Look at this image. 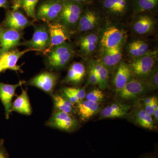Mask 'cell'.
Returning a JSON list of instances; mask_svg holds the SVG:
<instances>
[{
	"instance_id": "6da1fadb",
	"label": "cell",
	"mask_w": 158,
	"mask_h": 158,
	"mask_svg": "<svg viewBox=\"0 0 158 158\" xmlns=\"http://www.w3.org/2000/svg\"><path fill=\"white\" fill-rule=\"evenodd\" d=\"M157 52L134 59L129 64L132 77L145 81L156 66Z\"/></svg>"
},
{
	"instance_id": "7a4b0ae2",
	"label": "cell",
	"mask_w": 158,
	"mask_h": 158,
	"mask_svg": "<svg viewBox=\"0 0 158 158\" xmlns=\"http://www.w3.org/2000/svg\"><path fill=\"white\" fill-rule=\"evenodd\" d=\"M74 52L69 44L65 42L57 46L48 52L47 63L50 68L60 69L65 67L73 58Z\"/></svg>"
},
{
	"instance_id": "3957f363",
	"label": "cell",
	"mask_w": 158,
	"mask_h": 158,
	"mask_svg": "<svg viewBox=\"0 0 158 158\" xmlns=\"http://www.w3.org/2000/svg\"><path fill=\"white\" fill-rule=\"evenodd\" d=\"M64 0H45L40 4L35 13V19L47 23L57 21L60 17Z\"/></svg>"
},
{
	"instance_id": "277c9868",
	"label": "cell",
	"mask_w": 158,
	"mask_h": 158,
	"mask_svg": "<svg viewBox=\"0 0 158 158\" xmlns=\"http://www.w3.org/2000/svg\"><path fill=\"white\" fill-rule=\"evenodd\" d=\"M85 4L72 0H64L63 8L57 21L66 28L71 27L77 24L84 9Z\"/></svg>"
},
{
	"instance_id": "5b68a950",
	"label": "cell",
	"mask_w": 158,
	"mask_h": 158,
	"mask_svg": "<svg viewBox=\"0 0 158 158\" xmlns=\"http://www.w3.org/2000/svg\"><path fill=\"white\" fill-rule=\"evenodd\" d=\"M47 125L70 132L75 131L78 127L79 122L72 114L57 110L47 122Z\"/></svg>"
},
{
	"instance_id": "8992f818",
	"label": "cell",
	"mask_w": 158,
	"mask_h": 158,
	"mask_svg": "<svg viewBox=\"0 0 158 158\" xmlns=\"http://www.w3.org/2000/svg\"><path fill=\"white\" fill-rule=\"evenodd\" d=\"M149 91L151 90L145 81L132 77L117 95L121 100H132Z\"/></svg>"
},
{
	"instance_id": "52a82bcc",
	"label": "cell",
	"mask_w": 158,
	"mask_h": 158,
	"mask_svg": "<svg viewBox=\"0 0 158 158\" xmlns=\"http://www.w3.org/2000/svg\"><path fill=\"white\" fill-rule=\"evenodd\" d=\"M127 117L131 122L140 127L151 131L157 130V125L153 117L145 112L140 102L134 105Z\"/></svg>"
},
{
	"instance_id": "ba28073f",
	"label": "cell",
	"mask_w": 158,
	"mask_h": 158,
	"mask_svg": "<svg viewBox=\"0 0 158 158\" xmlns=\"http://www.w3.org/2000/svg\"><path fill=\"white\" fill-rule=\"evenodd\" d=\"M127 38L126 32L115 26H110L104 31L101 40L103 48H113L122 46Z\"/></svg>"
},
{
	"instance_id": "9c48e42d",
	"label": "cell",
	"mask_w": 158,
	"mask_h": 158,
	"mask_svg": "<svg viewBox=\"0 0 158 158\" xmlns=\"http://www.w3.org/2000/svg\"><path fill=\"white\" fill-rule=\"evenodd\" d=\"M50 43L48 28L40 27L35 29L33 37L31 40L25 42L24 45L29 48L36 51L47 53Z\"/></svg>"
},
{
	"instance_id": "30bf717a",
	"label": "cell",
	"mask_w": 158,
	"mask_h": 158,
	"mask_svg": "<svg viewBox=\"0 0 158 158\" xmlns=\"http://www.w3.org/2000/svg\"><path fill=\"white\" fill-rule=\"evenodd\" d=\"M50 43L47 53L57 46L60 45L69 39L67 28L58 21L47 23Z\"/></svg>"
},
{
	"instance_id": "8fae6325",
	"label": "cell",
	"mask_w": 158,
	"mask_h": 158,
	"mask_svg": "<svg viewBox=\"0 0 158 158\" xmlns=\"http://www.w3.org/2000/svg\"><path fill=\"white\" fill-rule=\"evenodd\" d=\"M1 53L14 49L19 45L22 38L21 31L0 27Z\"/></svg>"
},
{
	"instance_id": "7c38bea8",
	"label": "cell",
	"mask_w": 158,
	"mask_h": 158,
	"mask_svg": "<svg viewBox=\"0 0 158 158\" xmlns=\"http://www.w3.org/2000/svg\"><path fill=\"white\" fill-rule=\"evenodd\" d=\"M32 51L36 50L31 48L21 51L12 49L2 53L0 54V66L3 71L7 69L20 71V66L17 65L19 59L24 54Z\"/></svg>"
},
{
	"instance_id": "4fadbf2b",
	"label": "cell",
	"mask_w": 158,
	"mask_h": 158,
	"mask_svg": "<svg viewBox=\"0 0 158 158\" xmlns=\"http://www.w3.org/2000/svg\"><path fill=\"white\" fill-rule=\"evenodd\" d=\"M20 81L15 85H9L0 82V100L4 106L6 119H9L12 109V99L18 87L24 84Z\"/></svg>"
},
{
	"instance_id": "5bb4252c",
	"label": "cell",
	"mask_w": 158,
	"mask_h": 158,
	"mask_svg": "<svg viewBox=\"0 0 158 158\" xmlns=\"http://www.w3.org/2000/svg\"><path fill=\"white\" fill-rule=\"evenodd\" d=\"M58 80V77L52 73L45 72L31 79L29 84L39 88L46 93H52Z\"/></svg>"
},
{
	"instance_id": "9a60e30c",
	"label": "cell",
	"mask_w": 158,
	"mask_h": 158,
	"mask_svg": "<svg viewBox=\"0 0 158 158\" xmlns=\"http://www.w3.org/2000/svg\"><path fill=\"white\" fill-rule=\"evenodd\" d=\"M31 23L19 9L7 11L6 18L3 22V25L6 28L20 31L31 25Z\"/></svg>"
},
{
	"instance_id": "2e32d148",
	"label": "cell",
	"mask_w": 158,
	"mask_h": 158,
	"mask_svg": "<svg viewBox=\"0 0 158 158\" xmlns=\"http://www.w3.org/2000/svg\"><path fill=\"white\" fill-rule=\"evenodd\" d=\"M100 14L93 9H84L77 24V29L81 32H87L95 28L100 21Z\"/></svg>"
},
{
	"instance_id": "e0dca14e",
	"label": "cell",
	"mask_w": 158,
	"mask_h": 158,
	"mask_svg": "<svg viewBox=\"0 0 158 158\" xmlns=\"http://www.w3.org/2000/svg\"><path fill=\"white\" fill-rule=\"evenodd\" d=\"M101 4L106 13L118 17L125 15L132 6L131 0H102Z\"/></svg>"
},
{
	"instance_id": "ac0fdd59",
	"label": "cell",
	"mask_w": 158,
	"mask_h": 158,
	"mask_svg": "<svg viewBox=\"0 0 158 158\" xmlns=\"http://www.w3.org/2000/svg\"><path fill=\"white\" fill-rule=\"evenodd\" d=\"M155 26V20L152 15L141 13L134 20L132 29L135 34L144 36L152 33Z\"/></svg>"
},
{
	"instance_id": "d6986e66",
	"label": "cell",
	"mask_w": 158,
	"mask_h": 158,
	"mask_svg": "<svg viewBox=\"0 0 158 158\" xmlns=\"http://www.w3.org/2000/svg\"><path fill=\"white\" fill-rule=\"evenodd\" d=\"M132 78L128 64L120 62L116 68V73L113 80L114 90L116 94L123 89Z\"/></svg>"
},
{
	"instance_id": "ffe728a7",
	"label": "cell",
	"mask_w": 158,
	"mask_h": 158,
	"mask_svg": "<svg viewBox=\"0 0 158 158\" xmlns=\"http://www.w3.org/2000/svg\"><path fill=\"white\" fill-rule=\"evenodd\" d=\"M103 50L101 61L110 73L117 68L121 62L123 56L122 46Z\"/></svg>"
},
{
	"instance_id": "44dd1931",
	"label": "cell",
	"mask_w": 158,
	"mask_h": 158,
	"mask_svg": "<svg viewBox=\"0 0 158 158\" xmlns=\"http://www.w3.org/2000/svg\"><path fill=\"white\" fill-rule=\"evenodd\" d=\"M131 109L129 105L120 102H115L105 107L100 112L101 118H124L127 116Z\"/></svg>"
},
{
	"instance_id": "7402d4cb",
	"label": "cell",
	"mask_w": 158,
	"mask_h": 158,
	"mask_svg": "<svg viewBox=\"0 0 158 158\" xmlns=\"http://www.w3.org/2000/svg\"><path fill=\"white\" fill-rule=\"evenodd\" d=\"M76 110L81 120L87 121L100 112L101 106L98 103L85 99L77 104Z\"/></svg>"
},
{
	"instance_id": "603a6c76",
	"label": "cell",
	"mask_w": 158,
	"mask_h": 158,
	"mask_svg": "<svg viewBox=\"0 0 158 158\" xmlns=\"http://www.w3.org/2000/svg\"><path fill=\"white\" fill-rule=\"evenodd\" d=\"M127 49L129 56L133 60L156 51L152 50L149 44L146 41L140 40H133L130 43Z\"/></svg>"
},
{
	"instance_id": "cb8c5ba5",
	"label": "cell",
	"mask_w": 158,
	"mask_h": 158,
	"mask_svg": "<svg viewBox=\"0 0 158 158\" xmlns=\"http://www.w3.org/2000/svg\"><path fill=\"white\" fill-rule=\"evenodd\" d=\"M85 74L86 69L85 65L81 62H74L69 69L65 82L77 85L83 81Z\"/></svg>"
},
{
	"instance_id": "d4e9b609",
	"label": "cell",
	"mask_w": 158,
	"mask_h": 158,
	"mask_svg": "<svg viewBox=\"0 0 158 158\" xmlns=\"http://www.w3.org/2000/svg\"><path fill=\"white\" fill-rule=\"evenodd\" d=\"M13 111L23 115H31L32 108L26 90H23L20 95L12 103L11 112Z\"/></svg>"
},
{
	"instance_id": "484cf974",
	"label": "cell",
	"mask_w": 158,
	"mask_h": 158,
	"mask_svg": "<svg viewBox=\"0 0 158 158\" xmlns=\"http://www.w3.org/2000/svg\"><path fill=\"white\" fill-rule=\"evenodd\" d=\"M134 13L140 14L156 9L158 0H131Z\"/></svg>"
},
{
	"instance_id": "4316f807",
	"label": "cell",
	"mask_w": 158,
	"mask_h": 158,
	"mask_svg": "<svg viewBox=\"0 0 158 158\" xmlns=\"http://www.w3.org/2000/svg\"><path fill=\"white\" fill-rule=\"evenodd\" d=\"M92 63L98 77L99 86L101 90H105L108 86L110 74L109 70L103 64L101 60Z\"/></svg>"
},
{
	"instance_id": "83f0119b",
	"label": "cell",
	"mask_w": 158,
	"mask_h": 158,
	"mask_svg": "<svg viewBox=\"0 0 158 158\" xmlns=\"http://www.w3.org/2000/svg\"><path fill=\"white\" fill-rule=\"evenodd\" d=\"M54 105L57 110L73 114L77 113L76 108L68 100L59 94H53Z\"/></svg>"
},
{
	"instance_id": "f1b7e54d",
	"label": "cell",
	"mask_w": 158,
	"mask_h": 158,
	"mask_svg": "<svg viewBox=\"0 0 158 158\" xmlns=\"http://www.w3.org/2000/svg\"><path fill=\"white\" fill-rule=\"evenodd\" d=\"M40 0H21L20 8H22L28 17L35 19L36 7Z\"/></svg>"
},
{
	"instance_id": "f546056e",
	"label": "cell",
	"mask_w": 158,
	"mask_h": 158,
	"mask_svg": "<svg viewBox=\"0 0 158 158\" xmlns=\"http://www.w3.org/2000/svg\"><path fill=\"white\" fill-rule=\"evenodd\" d=\"M85 98L87 100L100 104L104 100L105 94L100 89H94L86 94Z\"/></svg>"
},
{
	"instance_id": "4dcf8cb0",
	"label": "cell",
	"mask_w": 158,
	"mask_h": 158,
	"mask_svg": "<svg viewBox=\"0 0 158 158\" xmlns=\"http://www.w3.org/2000/svg\"><path fill=\"white\" fill-rule=\"evenodd\" d=\"M144 81L148 86L150 90H156L158 89V67L156 66L155 67L152 72Z\"/></svg>"
},
{
	"instance_id": "1f68e13d",
	"label": "cell",
	"mask_w": 158,
	"mask_h": 158,
	"mask_svg": "<svg viewBox=\"0 0 158 158\" xmlns=\"http://www.w3.org/2000/svg\"><path fill=\"white\" fill-rule=\"evenodd\" d=\"M88 85H98V77L92 62L88 66Z\"/></svg>"
},
{
	"instance_id": "d6a6232c",
	"label": "cell",
	"mask_w": 158,
	"mask_h": 158,
	"mask_svg": "<svg viewBox=\"0 0 158 158\" xmlns=\"http://www.w3.org/2000/svg\"><path fill=\"white\" fill-rule=\"evenodd\" d=\"M98 35L94 33H89L82 37L80 40V46L90 44H98Z\"/></svg>"
},
{
	"instance_id": "836d02e7",
	"label": "cell",
	"mask_w": 158,
	"mask_h": 158,
	"mask_svg": "<svg viewBox=\"0 0 158 158\" xmlns=\"http://www.w3.org/2000/svg\"><path fill=\"white\" fill-rule=\"evenodd\" d=\"M69 91L79 101L84 100L86 97V93L85 89L76 88H65Z\"/></svg>"
},
{
	"instance_id": "e575fe53",
	"label": "cell",
	"mask_w": 158,
	"mask_h": 158,
	"mask_svg": "<svg viewBox=\"0 0 158 158\" xmlns=\"http://www.w3.org/2000/svg\"><path fill=\"white\" fill-rule=\"evenodd\" d=\"M98 44H90L81 46V50L86 55H90L93 54L96 50Z\"/></svg>"
},
{
	"instance_id": "d590c367",
	"label": "cell",
	"mask_w": 158,
	"mask_h": 158,
	"mask_svg": "<svg viewBox=\"0 0 158 158\" xmlns=\"http://www.w3.org/2000/svg\"><path fill=\"white\" fill-rule=\"evenodd\" d=\"M4 141H0V158H9V155L4 146Z\"/></svg>"
},
{
	"instance_id": "8d00e7d4",
	"label": "cell",
	"mask_w": 158,
	"mask_h": 158,
	"mask_svg": "<svg viewBox=\"0 0 158 158\" xmlns=\"http://www.w3.org/2000/svg\"><path fill=\"white\" fill-rule=\"evenodd\" d=\"M21 0H12L11 9L13 10H18L20 9L19 4Z\"/></svg>"
},
{
	"instance_id": "74e56055",
	"label": "cell",
	"mask_w": 158,
	"mask_h": 158,
	"mask_svg": "<svg viewBox=\"0 0 158 158\" xmlns=\"http://www.w3.org/2000/svg\"><path fill=\"white\" fill-rule=\"evenodd\" d=\"M9 2L8 0H0V8L7 9H9Z\"/></svg>"
},
{
	"instance_id": "f35d334b",
	"label": "cell",
	"mask_w": 158,
	"mask_h": 158,
	"mask_svg": "<svg viewBox=\"0 0 158 158\" xmlns=\"http://www.w3.org/2000/svg\"><path fill=\"white\" fill-rule=\"evenodd\" d=\"M72 1L77 2L83 3V4H85V3L91 2L92 0H72Z\"/></svg>"
},
{
	"instance_id": "ab89813d",
	"label": "cell",
	"mask_w": 158,
	"mask_h": 158,
	"mask_svg": "<svg viewBox=\"0 0 158 158\" xmlns=\"http://www.w3.org/2000/svg\"><path fill=\"white\" fill-rule=\"evenodd\" d=\"M2 71H3L2 69V67H1V66H0V73H1L2 72Z\"/></svg>"
},
{
	"instance_id": "60d3db41",
	"label": "cell",
	"mask_w": 158,
	"mask_h": 158,
	"mask_svg": "<svg viewBox=\"0 0 158 158\" xmlns=\"http://www.w3.org/2000/svg\"><path fill=\"white\" fill-rule=\"evenodd\" d=\"M0 52H1V37H0Z\"/></svg>"
},
{
	"instance_id": "b9f144b4",
	"label": "cell",
	"mask_w": 158,
	"mask_h": 158,
	"mask_svg": "<svg viewBox=\"0 0 158 158\" xmlns=\"http://www.w3.org/2000/svg\"><path fill=\"white\" fill-rule=\"evenodd\" d=\"M0 54H1V52H0Z\"/></svg>"
}]
</instances>
